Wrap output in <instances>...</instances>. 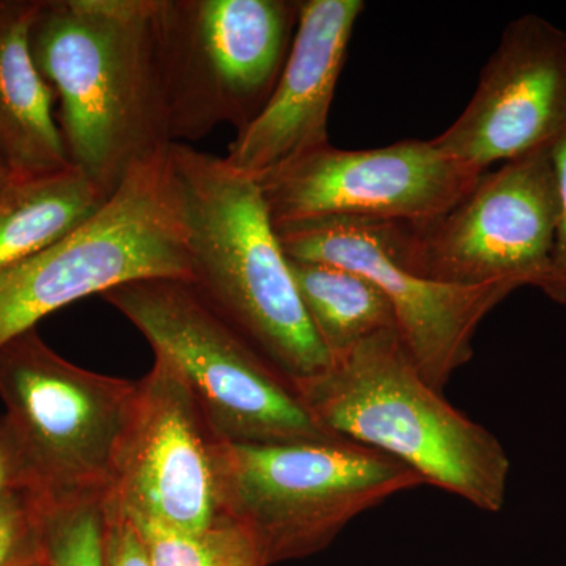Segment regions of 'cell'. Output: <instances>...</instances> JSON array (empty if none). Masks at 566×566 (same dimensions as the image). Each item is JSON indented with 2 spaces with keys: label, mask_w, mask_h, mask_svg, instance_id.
Segmentation results:
<instances>
[{
  "label": "cell",
  "mask_w": 566,
  "mask_h": 566,
  "mask_svg": "<svg viewBox=\"0 0 566 566\" xmlns=\"http://www.w3.org/2000/svg\"><path fill=\"white\" fill-rule=\"evenodd\" d=\"M155 11L156 0H40L29 29L69 161L109 199L172 145Z\"/></svg>",
  "instance_id": "6da1fadb"
},
{
  "label": "cell",
  "mask_w": 566,
  "mask_h": 566,
  "mask_svg": "<svg viewBox=\"0 0 566 566\" xmlns=\"http://www.w3.org/2000/svg\"><path fill=\"white\" fill-rule=\"evenodd\" d=\"M192 289L293 387L333 357L305 314L259 180L191 145L166 155Z\"/></svg>",
  "instance_id": "7a4b0ae2"
},
{
  "label": "cell",
  "mask_w": 566,
  "mask_h": 566,
  "mask_svg": "<svg viewBox=\"0 0 566 566\" xmlns=\"http://www.w3.org/2000/svg\"><path fill=\"white\" fill-rule=\"evenodd\" d=\"M294 389L316 422L338 438L395 458L424 483L483 512L504 509V446L428 385L398 331L333 357L326 371Z\"/></svg>",
  "instance_id": "3957f363"
},
{
  "label": "cell",
  "mask_w": 566,
  "mask_h": 566,
  "mask_svg": "<svg viewBox=\"0 0 566 566\" xmlns=\"http://www.w3.org/2000/svg\"><path fill=\"white\" fill-rule=\"evenodd\" d=\"M222 517L248 532L264 565L319 553L354 517L422 476L348 439L234 444L219 458Z\"/></svg>",
  "instance_id": "277c9868"
},
{
  "label": "cell",
  "mask_w": 566,
  "mask_h": 566,
  "mask_svg": "<svg viewBox=\"0 0 566 566\" xmlns=\"http://www.w3.org/2000/svg\"><path fill=\"white\" fill-rule=\"evenodd\" d=\"M104 301L177 368L212 428L234 444L331 441L292 382L205 304L191 283L142 279Z\"/></svg>",
  "instance_id": "5b68a950"
},
{
  "label": "cell",
  "mask_w": 566,
  "mask_h": 566,
  "mask_svg": "<svg viewBox=\"0 0 566 566\" xmlns=\"http://www.w3.org/2000/svg\"><path fill=\"white\" fill-rule=\"evenodd\" d=\"M166 153L134 167L95 216L59 243L0 271V348L71 303L142 279L191 283Z\"/></svg>",
  "instance_id": "8992f818"
},
{
  "label": "cell",
  "mask_w": 566,
  "mask_h": 566,
  "mask_svg": "<svg viewBox=\"0 0 566 566\" xmlns=\"http://www.w3.org/2000/svg\"><path fill=\"white\" fill-rule=\"evenodd\" d=\"M300 0H156L155 32L172 144L218 126L243 132L273 95Z\"/></svg>",
  "instance_id": "52a82bcc"
},
{
  "label": "cell",
  "mask_w": 566,
  "mask_h": 566,
  "mask_svg": "<svg viewBox=\"0 0 566 566\" xmlns=\"http://www.w3.org/2000/svg\"><path fill=\"white\" fill-rule=\"evenodd\" d=\"M136 387L69 363L36 329L0 348L3 417L44 504L107 497Z\"/></svg>",
  "instance_id": "ba28073f"
},
{
  "label": "cell",
  "mask_w": 566,
  "mask_h": 566,
  "mask_svg": "<svg viewBox=\"0 0 566 566\" xmlns=\"http://www.w3.org/2000/svg\"><path fill=\"white\" fill-rule=\"evenodd\" d=\"M551 148L488 170L468 196L433 221L386 222L397 262L449 285L512 282L539 289L549 271L558 216Z\"/></svg>",
  "instance_id": "9c48e42d"
},
{
  "label": "cell",
  "mask_w": 566,
  "mask_h": 566,
  "mask_svg": "<svg viewBox=\"0 0 566 566\" xmlns=\"http://www.w3.org/2000/svg\"><path fill=\"white\" fill-rule=\"evenodd\" d=\"M223 442L177 368L155 357L137 381L106 504L182 534L211 527L222 520Z\"/></svg>",
  "instance_id": "30bf717a"
},
{
  "label": "cell",
  "mask_w": 566,
  "mask_h": 566,
  "mask_svg": "<svg viewBox=\"0 0 566 566\" xmlns=\"http://www.w3.org/2000/svg\"><path fill=\"white\" fill-rule=\"evenodd\" d=\"M285 255L334 264L375 283L392 304L398 334L412 363L436 390L472 359L476 329L520 286L512 282L458 286L428 281L397 262L386 222L322 218L275 227Z\"/></svg>",
  "instance_id": "8fae6325"
},
{
  "label": "cell",
  "mask_w": 566,
  "mask_h": 566,
  "mask_svg": "<svg viewBox=\"0 0 566 566\" xmlns=\"http://www.w3.org/2000/svg\"><path fill=\"white\" fill-rule=\"evenodd\" d=\"M485 172L431 140L371 150L318 148L260 178L274 226L322 218L423 223L455 207Z\"/></svg>",
  "instance_id": "7c38bea8"
},
{
  "label": "cell",
  "mask_w": 566,
  "mask_h": 566,
  "mask_svg": "<svg viewBox=\"0 0 566 566\" xmlns=\"http://www.w3.org/2000/svg\"><path fill=\"white\" fill-rule=\"evenodd\" d=\"M566 129V31L538 14L506 24L471 102L431 139L450 158L488 172Z\"/></svg>",
  "instance_id": "4fadbf2b"
},
{
  "label": "cell",
  "mask_w": 566,
  "mask_h": 566,
  "mask_svg": "<svg viewBox=\"0 0 566 566\" xmlns=\"http://www.w3.org/2000/svg\"><path fill=\"white\" fill-rule=\"evenodd\" d=\"M363 0H300L289 59L270 102L230 144L226 161L260 178L329 145V112Z\"/></svg>",
  "instance_id": "5bb4252c"
},
{
  "label": "cell",
  "mask_w": 566,
  "mask_h": 566,
  "mask_svg": "<svg viewBox=\"0 0 566 566\" xmlns=\"http://www.w3.org/2000/svg\"><path fill=\"white\" fill-rule=\"evenodd\" d=\"M40 0H0V159L14 177L71 164L54 114V93L33 63L29 29Z\"/></svg>",
  "instance_id": "9a60e30c"
},
{
  "label": "cell",
  "mask_w": 566,
  "mask_h": 566,
  "mask_svg": "<svg viewBox=\"0 0 566 566\" xmlns=\"http://www.w3.org/2000/svg\"><path fill=\"white\" fill-rule=\"evenodd\" d=\"M109 197L70 166L11 177L0 189V271L31 259L91 221Z\"/></svg>",
  "instance_id": "2e32d148"
},
{
  "label": "cell",
  "mask_w": 566,
  "mask_h": 566,
  "mask_svg": "<svg viewBox=\"0 0 566 566\" xmlns=\"http://www.w3.org/2000/svg\"><path fill=\"white\" fill-rule=\"evenodd\" d=\"M289 266L305 314L331 357L386 331H398L392 304L363 274L292 259Z\"/></svg>",
  "instance_id": "e0dca14e"
},
{
  "label": "cell",
  "mask_w": 566,
  "mask_h": 566,
  "mask_svg": "<svg viewBox=\"0 0 566 566\" xmlns=\"http://www.w3.org/2000/svg\"><path fill=\"white\" fill-rule=\"evenodd\" d=\"M133 523L144 536L153 566H266L248 532L227 517L193 534Z\"/></svg>",
  "instance_id": "ac0fdd59"
},
{
  "label": "cell",
  "mask_w": 566,
  "mask_h": 566,
  "mask_svg": "<svg viewBox=\"0 0 566 566\" xmlns=\"http://www.w3.org/2000/svg\"><path fill=\"white\" fill-rule=\"evenodd\" d=\"M106 497L46 505L41 566H104Z\"/></svg>",
  "instance_id": "d6986e66"
},
{
  "label": "cell",
  "mask_w": 566,
  "mask_h": 566,
  "mask_svg": "<svg viewBox=\"0 0 566 566\" xmlns=\"http://www.w3.org/2000/svg\"><path fill=\"white\" fill-rule=\"evenodd\" d=\"M46 504L29 485L0 497V566H40L44 551Z\"/></svg>",
  "instance_id": "ffe728a7"
},
{
  "label": "cell",
  "mask_w": 566,
  "mask_h": 566,
  "mask_svg": "<svg viewBox=\"0 0 566 566\" xmlns=\"http://www.w3.org/2000/svg\"><path fill=\"white\" fill-rule=\"evenodd\" d=\"M551 155L556 172L558 216L549 271L538 290L553 303L566 308V129L554 142Z\"/></svg>",
  "instance_id": "44dd1931"
},
{
  "label": "cell",
  "mask_w": 566,
  "mask_h": 566,
  "mask_svg": "<svg viewBox=\"0 0 566 566\" xmlns=\"http://www.w3.org/2000/svg\"><path fill=\"white\" fill-rule=\"evenodd\" d=\"M104 566H153L139 528L128 516L107 504Z\"/></svg>",
  "instance_id": "7402d4cb"
},
{
  "label": "cell",
  "mask_w": 566,
  "mask_h": 566,
  "mask_svg": "<svg viewBox=\"0 0 566 566\" xmlns=\"http://www.w3.org/2000/svg\"><path fill=\"white\" fill-rule=\"evenodd\" d=\"M18 485H29L20 447L6 417H0V497Z\"/></svg>",
  "instance_id": "603a6c76"
},
{
  "label": "cell",
  "mask_w": 566,
  "mask_h": 566,
  "mask_svg": "<svg viewBox=\"0 0 566 566\" xmlns=\"http://www.w3.org/2000/svg\"><path fill=\"white\" fill-rule=\"evenodd\" d=\"M11 177H13V174L10 172L9 167L0 159V189L11 180Z\"/></svg>",
  "instance_id": "cb8c5ba5"
},
{
  "label": "cell",
  "mask_w": 566,
  "mask_h": 566,
  "mask_svg": "<svg viewBox=\"0 0 566 566\" xmlns=\"http://www.w3.org/2000/svg\"><path fill=\"white\" fill-rule=\"evenodd\" d=\"M41 566V565H40Z\"/></svg>",
  "instance_id": "d4e9b609"
}]
</instances>
